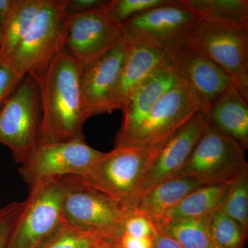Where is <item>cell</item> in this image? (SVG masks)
<instances>
[{
    "instance_id": "obj_1",
    "label": "cell",
    "mask_w": 248,
    "mask_h": 248,
    "mask_svg": "<svg viewBox=\"0 0 248 248\" xmlns=\"http://www.w3.org/2000/svg\"><path fill=\"white\" fill-rule=\"evenodd\" d=\"M81 71L62 42L48 64L29 75L35 79L40 95L39 145L84 140V124L89 118L81 97Z\"/></svg>"
},
{
    "instance_id": "obj_2",
    "label": "cell",
    "mask_w": 248,
    "mask_h": 248,
    "mask_svg": "<svg viewBox=\"0 0 248 248\" xmlns=\"http://www.w3.org/2000/svg\"><path fill=\"white\" fill-rule=\"evenodd\" d=\"M62 222L87 233L99 242L116 244L124 233L128 213L79 176H63Z\"/></svg>"
},
{
    "instance_id": "obj_3",
    "label": "cell",
    "mask_w": 248,
    "mask_h": 248,
    "mask_svg": "<svg viewBox=\"0 0 248 248\" xmlns=\"http://www.w3.org/2000/svg\"><path fill=\"white\" fill-rule=\"evenodd\" d=\"M203 110H208L203 98L193 88L179 81L156 103L123 145L138 148L144 155L148 168L166 142L195 114Z\"/></svg>"
},
{
    "instance_id": "obj_4",
    "label": "cell",
    "mask_w": 248,
    "mask_h": 248,
    "mask_svg": "<svg viewBox=\"0 0 248 248\" xmlns=\"http://www.w3.org/2000/svg\"><path fill=\"white\" fill-rule=\"evenodd\" d=\"M147 166L146 158L138 148L121 145L104 153L80 177L115 201L129 214L133 211L140 197Z\"/></svg>"
},
{
    "instance_id": "obj_5",
    "label": "cell",
    "mask_w": 248,
    "mask_h": 248,
    "mask_svg": "<svg viewBox=\"0 0 248 248\" xmlns=\"http://www.w3.org/2000/svg\"><path fill=\"white\" fill-rule=\"evenodd\" d=\"M41 119L37 84L27 75L0 108V143L21 165L39 146Z\"/></svg>"
},
{
    "instance_id": "obj_6",
    "label": "cell",
    "mask_w": 248,
    "mask_h": 248,
    "mask_svg": "<svg viewBox=\"0 0 248 248\" xmlns=\"http://www.w3.org/2000/svg\"><path fill=\"white\" fill-rule=\"evenodd\" d=\"M67 0H44L29 31L14 51L0 60L19 76L40 71L48 64L62 45L67 16Z\"/></svg>"
},
{
    "instance_id": "obj_7",
    "label": "cell",
    "mask_w": 248,
    "mask_h": 248,
    "mask_svg": "<svg viewBox=\"0 0 248 248\" xmlns=\"http://www.w3.org/2000/svg\"><path fill=\"white\" fill-rule=\"evenodd\" d=\"M188 40L228 75L248 101V27L200 19Z\"/></svg>"
},
{
    "instance_id": "obj_8",
    "label": "cell",
    "mask_w": 248,
    "mask_h": 248,
    "mask_svg": "<svg viewBox=\"0 0 248 248\" xmlns=\"http://www.w3.org/2000/svg\"><path fill=\"white\" fill-rule=\"evenodd\" d=\"M246 152L210 124L176 175L192 178L203 186L231 184L248 170Z\"/></svg>"
},
{
    "instance_id": "obj_9",
    "label": "cell",
    "mask_w": 248,
    "mask_h": 248,
    "mask_svg": "<svg viewBox=\"0 0 248 248\" xmlns=\"http://www.w3.org/2000/svg\"><path fill=\"white\" fill-rule=\"evenodd\" d=\"M106 6L82 14H67L63 22V48L82 69L124 42L123 27L107 14Z\"/></svg>"
},
{
    "instance_id": "obj_10",
    "label": "cell",
    "mask_w": 248,
    "mask_h": 248,
    "mask_svg": "<svg viewBox=\"0 0 248 248\" xmlns=\"http://www.w3.org/2000/svg\"><path fill=\"white\" fill-rule=\"evenodd\" d=\"M30 189L5 248H38L62 223V177L44 179Z\"/></svg>"
},
{
    "instance_id": "obj_11",
    "label": "cell",
    "mask_w": 248,
    "mask_h": 248,
    "mask_svg": "<svg viewBox=\"0 0 248 248\" xmlns=\"http://www.w3.org/2000/svg\"><path fill=\"white\" fill-rule=\"evenodd\" d=\"M104 153L90 146L84 140L39 145L21 165L19 172L29 187L50 178L82 177Z\"/></svg>"
},
{
    "instance_id": "obj_12",
    "label": "cell",
    "mask_w": 248,
    "mask_h": 248,
    "mask_svg": "<svg viewBox=\"0 0 248 248\" xmlns=\"http://www.w3.org/2000/svg\"><path fill=\"white\" fill-rule=\"evenodd\" d=\"M200 20L186 0H169L131 18L122 27L166 50L188 40L191 31Z\"/></svg>"
},
{
    "instance_id": "obj_13",
    "label": "cell",
    "mask_w": 248,
    "mask_h": 248,
    "mask_svg": "<svg viewBox=\"0 0 248 248\" xmlns=\"http://www.w3.org/2000/svg\"><path fill=\"white\" fill-rule=\"evenodd\" d=\"M165 62L179 81L199 93L208 108L232 83L228 75L189 40L165 50Z\"/></svg>"
},
{
    "instance_id": "obj_14",
    "label": "cell",
    "mask_w": 248,
    "mask_h": 248,
    "mask_svg": "<svg viewBox=\"0 0 248 248\" xmlns=\"http://www.w3.org/2000/svg\"><path fill=\"white\" fill-rule=\"evenodd\" d=\"M125 54L123 43L85 67L80 77L81 97L89 118L118 110L114 100Z\"/></svg>"
},
{
    "instance_id": "obj_15",
    "label": "cell",
    "mask_w": 248,
    "mask_h": 248,
    "mask_svg": "<svg viewBox=\"0 0 248 248\" xmlns=\"http://www.w3.org/2000/svg\"><path fill=\"white\" fill-rule=\"evenodd\" d=\"M210 125L208 110H200L166 142L147 168L140 196L177 174Z\"/></svg>"
},
{
    "instance_id": "obj_16",
    "label": "cell",
    "mask_w": 248,
    "mask_h": 248,
    "mask_svg": "<svg viewBox=\"0 0 248 248\" xmlns=\"http://www.w3.org/2000/svg\"><path fill=\"white\" fill-rule=\"evenodd\" d=\"M164 61L135 88L122 108L123 124L115 146L123 145L143 123L152 109L168 91L179 83Z\"/></svg>"
},
{
    "instance_id": "obj_17",
    "label": "cell",
    "mask_w": 248,
    "mask_h": 248,
    "mask_svg": "<svg viewBox=\"0 0 248 248\" xmlns=\"http://www.w3.org/2000/svg\"><path fill=\"white\" fill-rule=\"evenodd\" d=\"M123 29L125 58L114 94L116 106L121 110L135 88L165 59L164 49L135 32Z\"/></svg>"
},
{
    "instance_id": "obj_18",
    "label": "cell",
    "mask_w": 248,
    "mask_h": 248,
    "mask_svg": "<svg viewBox=\"0 0 248 248\" xmlns=\"http://www.w3.org/2000/svg\"><path fill=\"white\" fill-rule=\"evenodd\" d=\"M203 186L192 178L175 175L140 196L133 211L146 218L159 231L169 212L192 191Z\"/></svg>"
},
{
    "instance_id": "obj_19",
    "label": "cell",
    "mask_w": 248,
    "mask_h": 248,
    "mask_svg": "<svg viewBox=\"0 0 248 248\" xmlns=\"http://www.w3.org/2000/svg\"><path fill=\"white\" fill-rule=\"evenodd\" d=\"M210 124L245 151L248 148V101L232 83L208 108Z\"/></svg>"
},
{
    "instance_id": "obj_20",
    "label": "cell",
    "mask_w": 248,
    "mask_h": 248,
    "mask_svg": "<svg viewBox=\"0 0 248 248\" xmlns=\"http://www.w3.org/2000/svg\"><path fill=\"white\" fill-rule=\"evenodd\" d=\"M232 184L203 186L192 191L169 212L162 227L170 221L199 218L215 213L223 205Z\"/></svg>"
},
{
    "instance_id": "obj_21",
    "label": "cell",
    "mask_w": 248,
    "mask_h": 248,
    "mask_svg": "<svg viewBox=\"0 0 248 248\" xmlns=\"http://www.w3.org/2000/svg\"><path fill=\"white\" fill-rule=\"evenodd\" d=\"M44 0H15L0 44V60L6 58L19 45L29 31Z\"/></svg>"
},
{
    "instance_id": "obj_22",
    "label": "cell",
    "mask_w": 248,
    "mask_h": 248,
    "mask_svg": "<svg viewBox=\"0 0 248 248\" xmlns=\"http://www.w3.org/2000/svg\"><path fill=\"white\" fill-rule=\"evenodd\" d=\"M202 20L248 27V0H186Z\"/></svg>"
},
{
    "instance_id": "obj_23",
    "label": "cell",
    "mask_w": 248,
    "mask_h": 248,
    "mask_svg": "<svg viewBox=\"0 0 248 248\" xmlns=\"http://www.w3.org/2000/svg\"><path fill=\"white\" fill-rule=\"evenodd\" d=\"M213 215L170 221L157 231L175 240L184 248H208L212 244L209 225Z\"/></svg>"
},
{
    "instance_id": "obj_24",
    "label": "cell",
    "mask_w": 248,
    "mask_h": 248,
    "mask_svg": "<svg viewBox=\"0 0 248 248\" xmlns=\"http://www.w3.org/2000/svg\"><path fill=\"white\" fill-rule=\"evenodd\" d=\"M209 234L212 243L221 248H245L248 236L221 207L212 216Z\"/></svg>"
},
{
    "instance_id": "obj_25",
    "label": "cell",
    "mask_w": 248,
    "mask_h": 248,
    "mask_svg": "<svg viewBox=\"0 0 248 248\" xmlns=\"http://www.w3.org/2000/svg\"><path fill=\"white\" fill-rule=\"evenodd\" d=\"M221 208L248 233V170L231 184Z\"/></svg>"
},
{
    "instance_id": "obj_26",
    "label": "cell",
    "mask_w": 248,
    "mask_h": 248,
    "mask_svg": "<svg viewBox=\"0 0 248 248\" xmlns=\"http://www.w3.org/2000/svg\"><path fill=\"white\" fill-rule=\"evenodd\" d=\"M99 243L91 235L62 222L38 248H89Z\"/></svg>"
},
{
    "instance_id": "obj_27",
    "label": "cell",
    "mask_w": 248,
    "mask_h": 248,
    "mask_svg": "<svg viewBox=\"0 0 248 248\" xmlns=\"http://www.w3.org/2000/svg\"><path fill=\"white\" fill-rule=\"evenodd\" d=\"M168 1L169 0H111L105 10L115 22L122 26L131 18Z\"/></svg>"
},
{
    "instance_id": "obj_28",
    "label": "cell",
    "mask_w": 248,
    "mask_h": 248,
    "mask_svg": "<svg viewBox=\"0 0 248 248\" xmlns=\"http://www.w3.org/2000/svg\"><path fill=\"white\" fill-rule=\"evenodd\" d=\"M27 202H11L0 208V248H6L11 232L26 206Z\"/></svg>"
},
{
    "instance_id": "obj_29",
    "label": "cell",
    "mask_w": 248,
    "mask_h": 248,
    "mask_svg": "<svg viewBox=\"0 0 248 248\" xmlns=\"http://www.w3.org/2000/svg\"><path fill=\"white\" fill-rule=\"evenodd\" d=\"M124 233L136 237L153 238L156 229L151 222L140 214L132 212L128 214L124 226Z\"/></svg>"
},
{
    "instance_id": "obj_30",
    "label": "cell",
    "mask_w": 248,
    "mask_h": 248,
    "mask_svg": "<svg viewBox=\"0 0 248 248\" xmlns=\"http://www.w3.org/2000/svg\"><path fill=\"white\" fill-rule=\"evenodd\" d=\"M24 78L0 62V108Z\"/></svg>"
},
{
    "instance_id": "obj_31",
    "label": "cell",
    "mask_w": 248,
    "mask_h": 248,
    "mask_svg": "<svg viewBox=\"0 0 248 248\" xmlns=\"http://www.w3.org/2000/svg\"><path fill=\"white\" fill-rule=\"evenodd\" d=\"M107 0H67V14H82L104 7Z\"/></svg>"
},
{
    "instance_id": "obj_32",
    "label": "cell",
    "mask_w": 248,
    "mask_h": 248,
    "mask_svg": "<svg viewBox=\"0 0 248 248\" xmlns=\"http://www.w3.org/2000/svg\"><path fill=\"white\" fill-rule=\"evenodd\" d=\"M153 238L136 237L124 233L116 246L119 248H152Z\"/></svg>"
},
{
    "instance_id": "obj_33",
    "label": "cell",
    "mask_w": 248,
    "mask_h": 248,
    "mask_svg": "<svg viewBox=\"0 0 248 248\" xmlns=\"http://www.w3.org/2000/svg\"><path fill=\"white\" fill-rule=\"evenodd\" d=\"M14 2L15 0H0V44L2 41L6 23Z\"/></svg>"
},
{
    "instance_id": "obj_34",
    "label": "cell",
    "mask_w": 248,
    "mask_h": 248,
    "mask_svg": "<svg viewBox=\"0 0 248 248\" xmlns=\"http://www.w3.org/2000/svg\"><path fill=\"white\" fill-rule=\"evenodd\" d=\"M152 248H184L175 240L171 239L164 233L156 231L153 237Z\"/></svg>"
},
{
    "instance_id": "obj_35",
    "label": "cell",
    "mask_w": 248,
    "mask_h": 248,
    "mask_svg": "<svg viewBox=\"0 0 248 248\" xmlns=\"http://www.w3.org/2000/svg\"><path fill=\"white\" fill-rule=\"evenodd\" d=\"M99 248H118L114 244H104L100 242L99 244Z\"/></svg>"
},
{
    "instance_id": "obj_36",
    "label": "cell",
    "mask_w": 248,
    "mask_h": 248,
    "mask_svg": "<svg viewBox=\"0 0 248 248\" xmlns=\"http://www.w3.org/2000/svg\"><path fill=\"white\" fill-rule=\"evenodd\" d=\"M208 248H221L218 247V246H216V245H215V244H213V243H212V244L210 245V247H209Z\"/></svg>"
},
{
    "instance_id": "obj_37",
    "label": "cell",
    "mask_w": 248,
    "mask_h": 248,
    "mask_svg": "<svg viewBox=\"0 0 248 248\" xmlns=\"http://www.w3.org/2000/svg\"><path fill=\"white\" fill-rule=\"evenodd\" d=\"M99 243H100V242H99ZM99 243L97 245H96V246H93V247H91V248H99Z\"/></svg>"
},
{
    "instance_id": "obj_38",
    "label": "cell",
    "mask_w": 248,
    "mask_h": 248,
    "mask_svg": "<svg viewBox=\"0 0 248 248\" xmlns=\"http://www.w3.org/2000/svg\"><path fill=\"white\" fill-rule=\"evenodd\" d=\"M115 246H116V245H115ZM117 248H118V247H117Z\"/></svg>"
}]
</instances>
